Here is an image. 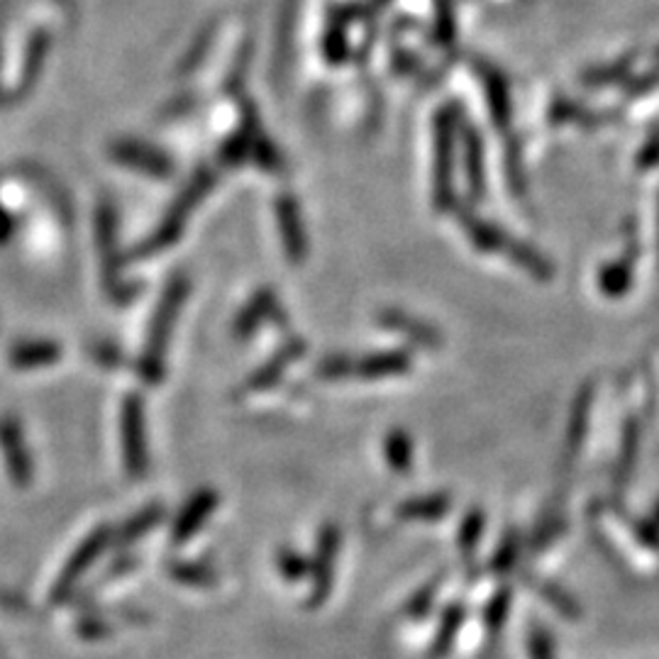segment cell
<instances>
[{"label": "cell", "instance_id": "6da1fadb", "mask_svg": "<svg viewBox=\"0 0 659 659\" xmlns=\"http://www.w3.org/2000/svg\"><path fill=\"white\" fill-rule=\"evenodd\" d=\"M113 547V527L111 525H101L96 531H91L81 545L72 552V557L66 559L62 574L56 576V582L50 592V602L56 606L69 604L76 594V586L84 579L86 572L96 564L105 552Z\"/></svg>", "mask_w": 659, "mask_h": 659}, {"label": "cell", "instance_id": "7a4b0ae2", "mask_svg": "<svg viewBox=\"0 0 659 659\" xmlns=\"http://www.w3.org/2000/svg\"><path fill=\"white\" fill-rule=\"evenodd\" d=\"M216 509H218V493L208 489L198 491L196 496L188 499L171 523V531H169L171 545L174 547L186 545L196 533H201V527L206 525L208 517L213 515Z\"/></svg>", "mask_w": 659, "mask_h": 659}, {"label": "cell", "instance_id": "3957f363", "mask_svg": "<svg viewBox=\"0 0 659 659\" xmlns=\"http://www.w3.org/2000/svg\"><path fill=\"white\" fill-rule=\"evenodd\" d=\"M164 505L161 503H149L143 511L129 515L121 527H113V545L115 547H129L139 543V540L147 537L155 527L164 523Z\"/></svg>", "mask_w": 659, "mask_h": 659}, {"label": "cell", "instance_id": "277c9868", "mask_svg": "<svg viewBox=\"0 0 659 659\" xmlns=\"http://www.w3.org/2000/svg\"><path fill=\"white\" fill-rule=\"evenodd\" d=\"M167 574L176 584L191 586V588H210L218 584V574L213 567H208L203 562L191 559H171L167 564Z\"/></svg>", "mask_w": 659, "mask_h": 659}, {"label": "cell", "instance_id": "5b68a950", "mask_svg": "<svg viewBox=\"0 0 659 659\" xmlns=\"http://www.w3.org/2000/svg\"><path fill=\"white\" fill-rule=\"evenodd\" d=\"M76 632L88 642L105 640L113 632V623L101 616L98 610H86V614L76 620Z\"/></svg>", "mask_w": 659, "mask_h": 659}, {"label": "cell", "instance_id": "8992f818", "mask_svg": "<svg viewBox=\"0 0 659 659\" xmlns=\"http://www.w3.org/2000/svg\"><path fill=\"white\" fill-rule=\"evenodd\" d=\"M139 567V557H135V555H129V552H123L121 557H117L108 569H105V574L101 576V584L105 586V584H113L115 579H123L125 574H129V572H135Z\"/></svg>", "mask_w": 659, "mask_h": 659}, {"label": "cell", "instance_id": "52a82bcc", "mask_svg": "<svg viewBox=\"0 0 659 659\" xmlns=\"http://www.w3.org/2000/svg\"><path fill=\"white\" fill-rule=\"evenodd\" d=\"M0 608H3L6 614H13V616L32 614V606L28 598L13 592V588H6V586H0Z\"/></svg>", "mask_w": 659, "mask_h": 659}, {"label": "cell", "instance_id": "ba28073f", "mask_svg": "<svg viewBox=\"0 0 659 659\" xmlns=\"http://www.w3.org/2000/svg\"><path fill=\"white\" fill-rule=\"evenodd\" d=\"M444 509H447V503L444 501H418V503H410V505H404L401 509V513L404 515H410V517H416V515H422V517H438V515H442L444 513Z\"/></svg>", "mask_w": 659, "mask_h": 659}, {"label": "cell", "instance_id": "9c48e42d", "mask_svg": "<svg viewBox=\"0 0 659 659\" xmlns=\"http://www.w3.org/2000/svg\"><path fill=\"white\" fill-rule=\"evenodd\" d=\"M388 459H391V462L396 467L406 469L408 467V459H410V444L404 438L388 440Z\"/></svg>", "mask_w": 659, "mask_h": 659}, {"label": "cell", "instance_id": "30bf717a", "mask_svg": "<svg viewBox=\"0 0 659 659\" xmlns=\"http://www.w3.org/2000/svg\"><path fill=\"white\" fill-rule=\"evenodd\" d=\"M535 659H550V650L543 638H535Z\"/></svg>", "mask_w": 659, "mask_h": 659}]
</instances>
